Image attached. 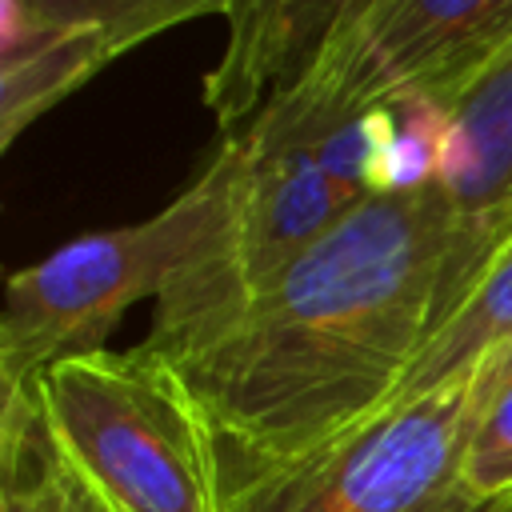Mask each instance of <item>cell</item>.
Masks as SVG:
<instances>
[{
  "instance_id": "obj_1",
  "label": "cell",
  "mask_w": 512,
  "mask_h": 512,
  "mask_svg": "<svg viewBox=\"0 0 512 512\" xmlns=\"http://www.w3.org/2000/svg\"><path fill=\"white\" fill-rule=\"evenodd\" d=\"M452 212L432 188L368 196L296 264L164 356L204 408L228 496L364 428L448 320Z\"/></svg>"
},
{
  "instance_id": "obj_2",
  "label": "cell",
  "mask_w": 512,
  "mask_h": 512,
  "mask_svg": "<svg viewBox=\"0 0 512 512\" xmlns=\"http://www.w3.org/2000/svg\"><path fill=\"white\" fill-rule=\"evenodd\" d=\"M224 144L220 212L192 260L152 300L140 344L156 356L216 328L372 196L380 108L336 116L288 88Z\"/></svg>"
},
{
  "instance_id": "obj_3",
  "label": "cell",
  "mask_w": 512,
  "mask_h": 512,
  "mask_svg": "<svg viewBox=\"0 0 512 512\" xmlns=\"http://www.w3.org/2000/svg\"><path fill=\"white\" fill-rule=\"evenodd\" d=\"M32 388L48 444L96 512H232L216 432L164 356L100 348L56 360Z\"/></svg>"
},
{
  "instance_id": "obj_4",
  "label": "cell",
  "mask_w": 512,
  "mask_h": 512,
  "mask_svg": "<svg viewBox=\"0 0 512 512\" xmlns=\"http://www.w3.org/2000/svg\"><path fill=\"white\" fill-rule=\"evenodd\" d=\"M228 188V144L156 216L76 236L44 260L16 268L0 312V396L28 388L68 356L100 352L120 316L160 296L208 236Z\"/></svg>"
},
{
  "instance_id": "obj_5",
  "label": "cell",
  "mask_w": 512,
  "mask_h": 512,
  "mask_svg": "<svg viewBox=\"0 0 512 512\" xmlns=\"http://www.w3.org/2000/svg\"><path fill=\"white\" fill-rule=\"evenodd\" d=\"M476 372L384 408L312 464L232 492V512H500L464 492Z\"/></svg>"
},
{
  "instance_id": "obj_6",
  "label": "cell",
  "mask_w": 512,
  "mask_h": 512,
  "mask_svg": "<svg viewBox=\"0 0 512 512\" xmlns=\"http://www.w3.org/2000/svg\"><path fill=\"white\" fill-rule=\"evenodd\" d=\"M512 40V0H376L292 88L348 116L440 96Z\"/></svg>"
},
{
  "instance_id": "obj_7",
  "label": "cell",
  "mask_w": 512,
  "mask_h": 512,
  "mask_svg": "<svg viewBox=\"0 0 512 512\" xmlns=\"http://www.w3.org/2000/svg\"><path fill=\"white\" fill-rule=\"evenodd\" d=\"M436 100L444 108L436 192L452 212V316L512 236V40Z\"/></svg>"
},
{
  "instance_id": "obj_8",
  "label": "cell",
  "mask_w": 512,
  "mask_h": 512,
  "mask_svg": "<svg viewBox=\"0 0 512 512\" xmlns=\"http://www.w3.org/2000/svg\"><path fill=\"white\" fill-rule=\"evenodd\" d=\"M376 0H232L228 36L204 76V104L220 128H244L272 96L288 92L320 52Z\"/></svg>"
},
{
  "instance_id": "obj_9",
  "label": "cell",
  "mask_w": 512,
  "mask_h": 512,
  "mask_svg": "<svg viewBox=\"0 0 512 512\" xmlns=\"http://www.w3.org/2000/svg\"><path fill=\"white\" fill-rule=\"evenodd\" d=\"M232 0H0V56L36 44L48 32L92 36L116 60L120 52L188 24L224 16Z\"/></svg>"
},
{
  "instance_id": "obj_10",
  "label": "cell",
  "mask_w": 512,
  "mask_h": 512,
  "mask_svg": "<svg viewBox=\"0 0 512 512\" xmlns=\"http://www.w3.org/2000/svg\"><path fill=\"white\" fill-rule=\"evenodd\" d=\"M504 344H512V236L488 260V268L480 272V280L464 296V304L424 344V352L416 356L404 384L396 388V396L384 408L428 396L460 376L480 372V364L492 352H500Z\"/></svg>"
},
{
  "instance_id": "obj_11",
  "label": "cell",
  "mask_w": 512,
  "mask_h": 512,
  "mask_svg": "<svg viewBox=\"0 0 512 512\" xmlns=\"http://www.w3.org/2000/svg\"><path fill=\"white\" fill-rule=\"evenodd\" d=\"M0 512H96L48 444L32 384L0 396Z\"/></svg>"
},
{
  "instance_id": "obj_12",
  "label": "cell",
  "mask_w": 512,
  "mask_h": 512,
  "mask_svg": "<svg viewBox=\"0 0 512 512\" xmlns=\"http://www.w3.org/2000/svg\"><path fill=\"white\" fill-rule=\"evenodd\" d=\"M108 60L100 40L76 32H48L12 56H0V144L8 148L36 116L92 80Z\"/></svg>"
},
{
  "instance_id": "obj_13",
  "label": "cell",
  "mask_w": 512,
  "mask_h": 512,
  "mask_svg": "<svg viewBox=\"0 0 512 512\" xmlns=\"http://www.w3.org/2000/svg\"><path fill=\"white\" fill-rule=\"evenodd\" d=\"M460 480L464 492L484 508L504 512L512 500V384L476 400V424L464 448Z\"/></svg>"
},
{
  "instance_id": "obj_14",
  "label": "cell",
  "mask_w": 512,
  "mask_h": 512,
  "mask_svg": "<svg viewBox=\"0 0 512 512\" xmlns=\"http://www.w3.org/2000/svg\"><path fill=\"white\" fill-rule=\"evenodd\" d=\"M504 384H512V344H504L500 352H492L480 364V372H476V400H484L488 392H496Z\"/></svg>"
},
{
  "instance_id": "obj_15",
  "label": "cell",
  "mask_w": 512,
  "mask_h": 512,
  "mask_svg": "<svg viewBox=\"0 0 512 512\" xmlns=\"http://www.w3.org/2000/svg\"><path fill=\"white\" fill-rule=\"evenodd\" d=\"M504 512H512V500H508V504H504Z\"/></svg>"
}]
</instances>
